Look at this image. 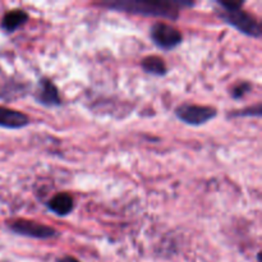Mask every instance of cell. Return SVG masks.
<instances>
[{
    "label": "cell",
    "mask_w": 262,
    "mask_h": 262,
    "mask_svg": "<svg viewBox=\"0 0 262 262\" xmlns=\"http://www.w3.org/2000/svg\"><path fill=\"white\" fill-rule=\"evenodd\" d=\"M100 5L107 9L118 12L133 13V14L147 15V17H160L166 19H178L179 12L183 7H192L189 2H145V0H113L101 2Z\"/></svg>",
    "instance_id": "cell-1"
},
{
    "label": "cell",
    "mask_w": 262,
    "mask_h": 262,
    "mask_svg": "<svg viewBox=\"0 0 262 262\" xmlns=\"http://www.w3.org/2000/svg\"><path fill=\"white\" fill-rule=\"evenodd\" d=\"M219 9H216L219 17L225 23L230 25L250 37L260 38L262 36V28L260 22L252 14L242 9L241 2H217Z\"/></svg>",
    "instance_id": "cell-2"
},
{
    "label": "cell",
    "mask_w": 262,
    "mask_h": 262,
    "mask_svg": "<svg viewBox=\"0 0 262 262\" xmlns=\"http://www.w3.org/2000/svg\"><path fill=\"white\" fill-rule=\"evenodd\" d=\"M216 115L217 110L215 107L189 104V102L179 105L176 109V117L186 124L193 125V127L206 124L207 122L216 118Z\"/></svg>",
    "instance_id": "cell-3"
},
{
    "label": "cell",
    "mask_w": 262,
    "mask_h": 262,
    "mask_svg": "<svg viewBox=\"0 0 262 262\" xmlns=\"http://www.w3.org/2000/svg\"><path fill=\"white\" fill-rule=\"evenodd\" d=\"M150 36L152 42L163 50H173L178 48L183 41L181 31L177 30L173 26L164 22H158L151 27Z\"/></svg>",
    "instance_id": "cell-4"
},
{
    "label": "cell",
    "mask_w": 262,
    "mask_h": 262,
    "mask_svg": "<svg viewBox=\"0 0 262 262\" xmlns=\"http://www.w3.org/2000/svg\"><path fill=\"white\" fill-rule=\"evenodd\" d=\"M9 228L15 234L22 235V237L36 238V239H48V238H54L56 235V230L54 228L43 225L41 223L32 222V220H15L9 225Z\"/></svg>",
    "instance_id": "cell-5"
},
{
    "label": "cell",
    "mask_w": 262,
    "mask_h": 262,
    "mask_svg": "<svg viewBox=\"0 0 262 262\" xmlns=\"http://www.w3.org/2000/svg\"><path fill=\"white\" fill-rule=\"evenodd\" d=\"M35 99L38 104L48 107L60 106L61 105V99L58 89L54 84V82L50 78H46V77L38 81V89L37 92H36Z\"/></svg>",
    "instance_id": "cell-6"
},
{
    "label": "cell",
    "mask_w": 262,
    "mask_h": 262,
    "mask_svg": "<svg viewBox=\"0 0 262 262\" xmlns=\"http://www.w3.org/2000/svg\"><path fill=\"white\" fill-rule=\"evenodd\" d=\"M30 124V118L22 112L0 106V127L8 129H20Z\"/></svg>",
    "instance_id": "cell-7"
},
{
    "label": "cell",
    "mask_w": 262,
    "mask_h": 262,
    "mask_svg": "<svg viewBox=\"0 0 262 262\" xmlns=\"http://www.w3.org/2000/svg\"><path fill=\"white\" fill-rule=\"evenodd\" d=\"M48 209L58 216L64 217L71 214L74 209L73 197L68 193H58L48 202Z\"/></svg>",
    "instance_id": "cell-8"
},
{
    "label": "cell",
    "mask_w": 262,
    "mask_h": 262,
    "mask_svg": "<svg viewBox=\"0 0 262 262\" xmlns=\"http://www.w3.org/2000/svg\"><path fill=\"white\" fill-rule=\"evenodd\" d=\"M28 20V14L22 9H13L8 12L3 17L2 28L8 33H12L17 31L18 28L22 27Z\"/></svg>",
    "instance_id": "cell-9"
},
{
    "label": "cell",
    "mask_w": 262,
    "mask_h": 262,
    "mask_svg": "<svg viewBox=\"0 0 262 262\" xmlns=\"http://www.w3.org/2000/svg\"><path fill=\"white\" fill-rule=\"evenodd\" d=\"M141 67L143 71L148 74H152L156 77H163L168 73V67H166L165 61L159 56H146L142 61H141Z\"/></svg>",
    "instance_id": "cell-10"
},
{
    "label": "cell",
    "mask_w": 262,
    "mask_h": 262,
    "mask_svg": "<svg viewBox=\"0 0 262 262\" xmlns=\"http://www.w3.org/2000/svg\"><path fill=\"white\" fill-rule=\"evenodd\" d=\"M251 89H252V84H251L250 82H239V83H237L233 87L232 91H230V95H232L233 99L239 100L242 99V97H245L246 95L251 91Z\"/></svg>",
    "instance_id": "cell-11"
},
{
    "label": "cell",
    "mask_w": 262,
    "mask_h": 262,
    "mask_svg": "<svg viewBox=\"0 0 262 262\" xmlns=\"http://www.w3.org/2000/svg\"><path fill=\"white\" fill-rule=\"evenodd\" d=\"M262 114V106L261 104H256L255 106H251L247 107V109H243V110H238V112H234L233 114H230L229 117H261Z\"/></svg>",
    "instance_id": "cell-12"
},
{
    "label": "cell",
    "mask_w": 262,
    "mask_h": 262,
    "mask_svg": "<svg viewBox=\"0 0 262 262\" xmlns=\"http://www.w3.org/2000/svg\"><path fill=\"white\" fill-rule=\"evenodd\" d=\"M56 262H79V261L77 260V258L72 257V256H64V257L56 260Z\"/></svg>",
    "instance_id": "cell-13"
}]
</instances>
